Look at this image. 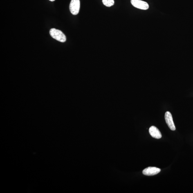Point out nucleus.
I'll use <instances>...</instances> for the list:
<instances>
[{"mask_svg": "<svg viewBox=\"0 0 193 193\" xmlns=\"http://www.w3.org/2000/svg\"><path fill=\"white\" fill-rule=\"evenodd\" d=\"M131 2L133 6L140 10H146L149 8V5L146 2L141 0H131Z\"/></svg>", "mask_w": 193, "mask_h": 193, "instance_id": "7ed1b4c3", "label": "nucleus"}, {"mask_svg": "<svg viewBox=\"0 0 193 193\" xmlns=\"http://www.w3.org/2000/svg\"><path fill=\"white\" fill-rule=\"evenodd\" d=\"M80 0H72L70 5V10L71 13L76 15L80 10Z\"/></svg>", "mask_w": 193, "mask_h": 193, "instance_id": "f03ea898", "label": "nucleus"}, {"mask_svg": "<svg viewBox=\"0 0 193 193\" xmlns=\"http://www.w3.org/2000/svg\"><path fill=\"white\" fill-rule=\"evenodd\" d=\"M103 4L107 7H111L114 5L115 1L114 0H102Z\"/></svg>", "mask_w": 193, "mask_h": 193, "instance_id": "0eeeda50", "label": "nucleus"}, {"mask_svg": "<svg viewBox=\"0 0 193 193\" xmlns=\"http://www.w3.org/2000/svg\"><path fill=\"white\" fill-rule=\"evenodd\" d=\"M149 134L153 138L160 139L162 138V135L159 130L155 126H152L149 129Z\"/></svg>", "mask_w": 193, "mask_h": 193, "instance_id": "423d86ee", "label": "nucleus"}, {"mask_svg": "<svg viewBox=\"0 0 193 193\" xmlns=\"http://www.w3.org/2000/svg\"><path fill=\"white\" fill-rule=\"evenodd\" d=\"M165 117L166 122L169 129L172 131L175 130V126L173 121L172 115L171 113L169 112H166L165 114Z\"/></svg>", "mask_w": 193, "mask_h": 193, "instance_id": "20e7f679", "label": "nucleus"}, {"mask_svg": "<svg viewBox=\"0 0 193 193\" xmlns=\"http://www.w3.org/2000/svg\"><path fill=\"white\" fill-rule=\"evenodd\" d=\"M49 1H55V0H49Z\"/></svg>", "mask_w": 193, "mask_h": 193, "instance_id": "6e6552de", "label": "nucleus"}, {"mask_svg": "<svg viewBox=\"0 0 193 193\" xmlns=\"http://www.w3.org/2000/svg\"><path fill=\"white\" fill-rule=\"evenodd\" d=\"M160 169L156 167H149L144 169L142 173L144 175L148 176H154L160 172Z\"/></svg>", "mask_w": 193, "mask_h": 193, "instance_id": "39448f33", "label": "nucleus"}, {"mask_svg": "<svg viewBox=\"0 0 193 193\" xmlns=\"http://www.w3.org/2000/svg\"><path fill=\"white\" fill-rule=\"evenodd\" d=\"M50 33L53 38L60 42L64 43L66 41L65 35L60 30L52 28L50 30Z\"/></svg>", "mask_w": 193, "mask_h": 193, "instance_id": "f257e3e1", "label": "nucleus"}]
</instances>
